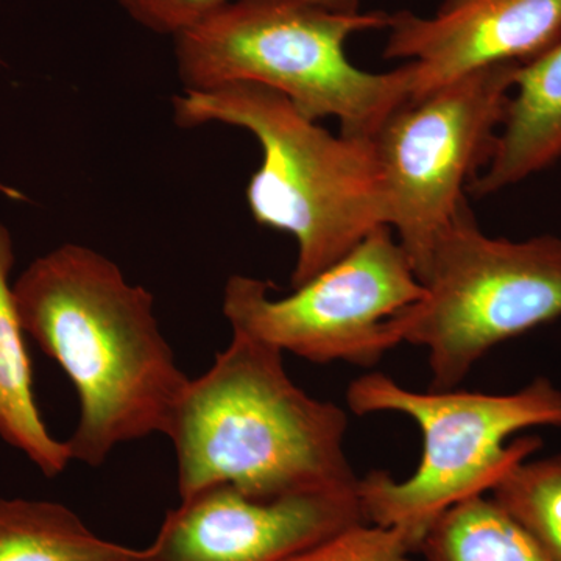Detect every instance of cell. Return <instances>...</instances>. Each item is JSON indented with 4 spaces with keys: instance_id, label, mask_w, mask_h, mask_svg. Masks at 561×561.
<instances>
[{
    "instance_id": "5",
    "label": "cell",
    "mask_w": 561,
    "mask_h": 561,
    "mask_svg": "<svg viewBox=\"0 0 561 561\" xmlns=\"http://www.w3.org/2000/svg\"><path fill=\"white\" fill-rule=\"evenodd\" d=\"M346 402L356 415L402 413L423 435L419 468L404 481L373 471L357 483L365 522L394 529L416 552L432 524L460 502L490 494L531 454L537 437L508 438L537 426L561 427V390L537 378L515 393L408 390L382 373L350 383Z\"/></svg>"
},
{
    "instance_id": "9",
    "label": "cell",
    "mask_w": 561,
    "mask_h": 561,
    "mask_svg": "<svg viewBox=\"0 0 561 561\" xmlns=\"http://www.w3.org/2000/svg\"><path fill=\"white\" fill-rule=\"evenodd\" d=\"M359 523L357 485L279 497L217 485L181 501L144 551L146 561H287Z\"/></svg>"
},
{
    "instance_id": "13",
    "label": "cell",
    "mask_w": 561,
    "mask_h": 561,
    "mask_svg": "<svg viewBox=\"0 0 561 561\" xmlns=\"http://www.w3.org/2000/svg\"><path fill=\"white\" fill-rule=\"evenodd\" d=\"M0 561H146L99 537L60 502L0 497Z\"/></svg>"
},
{
    "instance_id": "12",
    "label": "cell",
    "mask_w": 561,
    "mask_h": 561,
    "mask_svg": "<svg viewBox=\"0 0 561 561\" xmlns=\"http://www.w3.org/2000/svg\"><path fill=\"white\" fill-rule=\"evenodd\" d=\"M13 265V238L0 224V438L24 454L46 478H57L72 459L66 442L47 430L36 402L27 334L10 284Z\"/></svg>"
},
{
    "instance_id": "10",
    "label": "cell",
    "mask_w": 561,
    "mask_h": 561,
    "mask_svg": "<svg viewBox=\"0 0 561 561\" xmlns=\"http://www.w3.org/2000/svg\"><path fill=\"white\" fill-rule=\"evenodd\" d=\"M383 58L412 68L416 101L496 65H524L561 38V0H442L431 16L390 13Z\"/></svg>"
},
{
    "instance_id": "14",
    "label": "cell",
    "mask_w": 561,
    "mask_h": 561,
    "mask_svg": "<svg viewBox=\"0 0 561 561\" xmlns=\"http://www.w3.org/2000/svg\"><path fill=\"white\" fill-rule=\"evenodd\" d=\"M424 561H551L522 524L490 494L443 513L424 534Z\"/></svg>"
},
{
    "instance_id": "6",
    "label": "cell",
    "mask_w": 561,
    "mask_h": 561,
    "mask_svg": "<svg viewBox=\"0 0 561 561\" xmlns=\"http://www.w3.org/2000/svg\"><path fill=\"white\" fill-rule=\"evenodd\" d=\"M405 343L430 356V390H453L494 346L561 317V238H491L465 202L421 276Z\"/></svg>"
},
{
    "instance_id": "2",
    "label": "cell",
    "mask_w": 561,
    "mask_h": 561,
    "mask_svg": "<svg viewBox=\"0 0 561 561\" xmlns=\"http://www.w3.org/2000/svg\"><path fill=\"white\" fill-rule=\"evenodd\" d=\"M283 354L232 331L209 370L187 383L168 434L181 501L217 485L254 497L357 485L343 449L348 416L291 381Z\"/></svg>"
},
{
    "instance_id": "3",
    "label": "cell",
    "mask_w": 561,
    "mask_h": 561,
    "mask_svg": "<svg viewBox=\"0 0 561 561\" xmlns=\"http://www.w3.org/2000/svg\"><path fill=\"white\" fill-rule=\"evenodd\" d=\"M179 127L230 125L253 135L262 161L247 186L251 217L297 242L291 289L302 286L387 227L371 138L334 135L286 95L256 83L184 91L172 101Z\"/></svg>"
},
{
    "instance_id": "17",
    "label": "cell",
    "mask_w": 561,
    "mask_h": 561,
    "mask_svg": "<svg viewBox=\"0 0 561 561\" xmlns=\"http://www.w3.org/2000/svg\"><path fill=\"white\" fill-rule=\"evenodd\" d=\"M122 9L140 27L158 35L176 36L230 0H119ZM327 9L359 11L360 0H309Z\"/></svg>"
},
{
    "instance_id": "11",
    "label": "cell",
    "mask_w": 561,
    "mask_h": 561,
    "mask_svg": "<svg viewBox=\"0 0 561 561\" xmlns=\"http://www.w3.org/2000/svg\"><path fill=\"white\" fill-rule=\"evenodd\" d=\"M561 160V38L516 70L493 157L468 192L489 197Z\"/></svg>"
},
{
    "instance_id": "7",
    "label": "cell",
    "mask_w": 561,
    "mask_h": 561,
    "mask_svg": "<svg viewBox=\"0 0 561 561\" xmlns=\"http://www.w3.org/2000/svg\"><path fill=\"white\" fill-rule=\"evenodd\" d=\"M271 284L232 275L224 316L231 330L313 364L373 367L405 341L413 311L426 297L411 257L390 227L368 234L341 261L284 298Z\"/></svg>"
},
{
    "instance_id": "1",
    "label": "cell",
    "mask_w": 561,
    "mask_h": 561,
    "mask_svg": "<svg viewBox=\"0 0 561 561\" xmlns=\"http://www.w3.org/2000/svg\"><path fill=\"white\" fill-rule=\"evenodd\" d=\"M22 328L76 387L70 459L101 467L124 443L168 437L191 378L154 317V298L90 247L65 243L13 284Z\"/></svg>"
},
{
    "instance_id": "15",
    "label": "cell",
    "mask_w": 561,
    "mask_h": 561,
    "mask_svg": "<svg viewBox=\"0 0 561 561\" xmlns=\"http://www.w3.org/2000/svg\"><path fill=\"white\" fill-rule=\"evenodd\" d=\"M490 496L529 531L551 561H561V456L524 460Z\"/></svg>"
},
{
    "instance_id": "16",
    "label": "cell",
    "mask_w": 561,
    "mask_h": 561,
    "mask_svg": "<svg viewBox=\"0 0 561 561\" xmlns=\"http://www.w3.org/2000/svg\"><path fill=\"white\" fill-rule=\"evenodd\" d=\"M400 531L359 523L287 561H412Z\"/></svg>"
},
{
    "instance_id": "8",
    "label": "cell",
    "mask_w": 561,
    "mask_h": 561,
    "mask_svg": "<svg viewBox=\"0 0 561 561\" xmlns=\"http://www.w3.org/2000/svg\"><path fill=\"white\" fill-rule=\"evenodd\" d=\"M522 65L474 70L405 101L373 136L387 227L421 280L432 250L496 147Z\"/></svg>"
},
{
    "instance_id": "4",
    "label": "cell",
    "mask_w": 561,
    "mask_h": 561,
    "mask_svg": "<svg viewBox=\"0 0 561 561\" xmlns=\"http://www.w3.org/2000/svg\"><path fill=\"white\" fill-rule=\"evenodd\" d=\"M390 13L339 11L309 0H230L175 38L184 91L256 83L286 95L302 116L334 117L341 133L373 138L411 98L412 68L368 72L346 41L386 31Z\"/></svg>"
}]
</instances>
